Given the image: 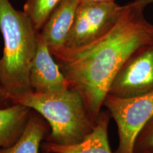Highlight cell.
<instances>
[{
  "instance_id": "1",
  "label": "cell",
  "mask_w": 153,
  "mask_h": 153,
  "mask_svg": "<svg viewBox=\"0 0 153 153\" xmlns=\"http://www.w3.org/2000/svg\"><path fill=\"white\" fill-rule=\"evenodd\" d=\"M143 11L128 4L116 24L98 39L77 48L50 50L71 87L82 95L95 123L118 70L137 48L153 41V24Z\"/></svg>"
},
{
  "instance_id": "2",
  "label": "cell",
  "mask_w": 153,
  "mask_h": 153,
  "mask_svg": "<svg viewBox=\"0 0 153 153\" xmlns=\"http://www.w3.org/2000/svg\"><path fill=\"white\" fill-rule=\"evenodd\" d=\"M0 31L4 51L0 59V86L13 104L33 92L30 69L37 49V34L24 11L9 0H0Z\"/></svg>"
},
{
  "instance_id": "3",
  "label": "cell",
  "mask_w": 153,
  "mask_h": 153,
  "mask_svg": "<svg viewBox=\"0 0 153 153\" xmlns=\"http://www.w3.org/2000/svg\"><path fill=\"white\" fill-rule=\"evenodd\" d=\"M16 104L29 107L47 120L51 131L45 142L59 145L79 144L94 128L96 123L82 95L72 87L51 93L32 92Z\"/></svg>"
},
{
  "instance_id": "4",
  "label": "cell",
  "mask_w": 153,
  "mask_h": 153,
  "mask_svg": "<svg viewBox=\"0 0 153 153\" xmlns=\"http://www.w3.org/2000/svg\"><path fill=\"white\" fill-rule=\"evenodd\" d=\"M103 106L117 126L118 145L114 153H134L137 135L153 116V92L131 98L107 94Z\"/></svg>"
},
{
  "instance_id": "5",
  "label": "cell",
  "mask_w": 153,
  "mask_h": 153,
  "mask_svg": "<svg viewBox=\"0 0 153 153\" xmlns=\"http://www.w3.org/2000/svg\"><path fill=\"white\" fill-rule=\"evenodd\" d=\"M126 5L111 2H79L65 46L87 45L106 33L123 15Z\"/></svg>"
},
{
  "instance_id": "6",
  "label": "cell",
  "mask_w": 153,
  "mask_h": 153,
  "mask_svg": "<svg viewBox=\"0 0 153 153\" xmlns=\"http://www.w3.org/2000/svg\"><path fill=\"white\" fill-rule=\"evenodd\" d=\"M153 92V41L137 48L124 62L108 94L131 98Z\"/></svg>"
},
{
  "instance_id": "7",
  "label": "cell",
  "mask_w": 153,
  "mask_h": 153,
  "mask_svg": "<svg viewBox=\"0 0 153 153\" xmlns=\"http://www.w3.org/2000/svg\"><path fill=\"white\" fill-rule=\"evenodd\" d=\"M30 84L33 92L37 94L55 92L71 87L40 32L37 34V49L30 65Z\"/></svg>"
},
{
  "instance_id": "8",
  "label": "cell",
  "mask_w": 153,
  "mask_h": 153,
  "mask_svg": "<svg viewBox=\"0 0 153 153\" xmlns=\"http://www.w3.org/2000/svg\"><path fill=\"white\" fill-rule=\"evenodd\" d=\"M111 118L110 113L101 111L93 131L79 144L59 145L48 142L42 143L43 153H114L110 148L108 128Z\"/></svg>"
},
{
  "instance_id": "9",
  "label": "cell",
  "mask_w": 153,
  "mask_h": 153,
  "mask_svg": "<svg viewBox=\"0 0 153 153\" xmlns=\"http://www.w3.org/2000/svg\"><path fill=\"white\" fill-rule=\"evenodd\" d=\"M79 4V0H62L50 16L40 31L50 50L65 46Z\"/></svg>"
},
{
  "instance_id": "10",
  "label": "cell",
  "mask_w": 153,
  "mask_h": 153,
  "mask_svg": "<svg viewBox=\"0 0 153 153\" xmlns=\"http://www.w3.org/2000/svg\"><path fill=\"white\" fill-rule=\"evenodd\" d=\"M33 111L19 104L0 108V148H9L18 140Z\"/></svg>"
},
{
  "instance_id": "11",
  "label": "cell",
  "mask_w": 153,
  "mask_h": 153,
  "mask_svg": "<svg viewBox=\"0 0 153 153\" xmlns=\"http://www.w3.org/2000/svg\"><path fill=\"white\" fill-rule=\"evenodd\" d=\"M50 131L47 120L33 110L22 136L9 148H0V153H38Z\"/></svg>"
},
{
  "instance_id": "12",
  "label": "cell",
  "mask_w": 153,
  "mask_h": 153,
  "mask_svg": "<svg viewBox=\"0 0 153 153\" xmlns=\"http://www.w3.org/2000/svg\"><path fill=\"white\" fill-rule=\"evenodd\" d=\"M62 0H26L24 13L30 19L36 31L40 32L50 16Z\"/></svg>"
},
{
  "instance_id": "13",
  "label": "cell",
  "mask_w": 153,
  "mask_h": 153,
  "mask_svg": "<svg viewBox=\"0 0 153 153\" xmlns=\"http://www.w3.org/2000/svg\"><path fill=\"white\" fill-rule=\"evenodd\" d=\"M153 150V116L145 124L136 137L134 153H150Z\"/></svg>"
},
{
  "instance_id": "14",
  "label": "cell",
  "mask_w": 153,
  "mask_h": 153,
  "mask_svg": "<svg viewBox=\"0 0 153 153\" xmlns=\"http://www.w3.org/2000/svg\"><path fill=\"white\" fill-rule=\"evenodd\" d=\"M12 104L13 103L11 102L8 95L6 94L2 87L0 86V108H7V107L11 106Z\"/></svg>"
},
{
  "instance_id": "15",
  "label": "cell",
  "mask_w": 153,
  "mask_h": 153,
  "mask_svg": "<svg viewBox=\"0 0 153 153\" xmlns=\"http://www.w3.org/2000/svg\"><path fill=\"white\" fill-rule=\"evenodd\" d=\"M134 4L139 6V7H143V8H145L147 6L153 4V0H134L132 1Z\"/></svg>"
},
{
  "instance_id": "16",
  "label": "cell",
  "mask_w": 153,
  "mask_h": 153,
  "mask_svg": "<svg viewBox=\"0 0 153 153\" xmlns=\"http://www.w3.org/2000/svg\"><path fill=\"white\" fill-rule=\"evenodd\" d=\"M79 2H111L115 0H79Z\"/></svg>"
},
{
  "instance_id": "17",
  "label": "cell",
  "mask_w": 153,
  "mask_h": 153,
  "mask_svg": "<svg viewBox=\"0 0 153 153\" xmlns=\"http://www.w3.org/2000/svg\"><path fill=\"white\" fill-rule=\"evenodd\" d=\"M150 153H153V150H152V151H151V152H150Z\"/></svg>"
},
{
  "instance_id": "18",
  "label": "cell",
  "mask_w": 153,
  "mask_h": 153,
  "mask_svg": "<svg viewBox=\"0 0 153 153\" xmlns=\"http://www.w3.org/2000/svg\"><path fill=\"white\" fill-rule=\"evenodd\" d=\"M48 153H57V152H48Z\"/></svg>"
}]
</instances>
